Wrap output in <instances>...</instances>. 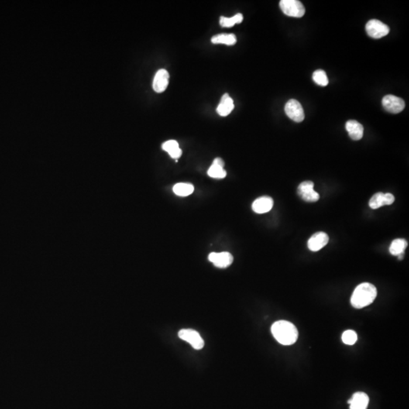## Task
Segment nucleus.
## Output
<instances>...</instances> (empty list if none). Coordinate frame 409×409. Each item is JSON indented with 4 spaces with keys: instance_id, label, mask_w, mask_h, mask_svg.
Listing matches in <instances>:
<instances>
[{
    "instance_id": "obj_1",
    "label": "nucleus",
    "mask_w": 409,
    "mask_h": 409,
    "mask_svg": "<svg viewBox=\"0 0 409 409\" xmlns=\"http://www.w3.org/2000/svg\"><path fill=\"white\" fill-rule=\"evenodd\" d=\"M272 333L276 341L282 345H293L298 340V330L290 321H278L273 323Z\"/></svg>"
},
{
    "instance_id": "obj_2",
    "label": "nucleus",
    "mask_w": 409,
    "mask_h": 409,
    "mask_svg": "<svg viewBox=\"0 0 409 409\" xmlns=\"http://www.w3.org/2000/svg\"><path fill=\"white\" fill-rule=\"evenodd\" d=\"M376 295L377 291L373 284L370 283H361L352 293L351 304L355 308H365L375 301Z\"/></svg>"
},
{
    "instance_id": "obj_3",
    "label": "nucleus",
    "mask_w": 409,
    "mask_h": 409,
    "mask_svg": "<svg viewBox=\"0 0 409 409\" xmlns=\"http://www.w3.org/2000/svg\"><path fill=\"white\" fill-rule=\"evenodd\" d=\"M280 7L287 16L302 18L306 13L304 5L298 0H281Z\"/></svg>"
},
{
    "instance_id": "obj_4",
    "label": "nucleus",
    "mask_w": 409,
    "mask_h": 409,
    "mask_svg": "<svg viewBox=\"0 0 409 409\" xmlns=\"http://www.w3.org/2000/svg\"><path fill=\"white\" fill-rule=\"evenodd\" d=\"M366 32L374 39H380L390 33V28L379 20H371L367 23Z\"/></svg>"
},
{
    "instance_id": "obj_5",
    "label": "nucleus",
    "mask_w": 409,
    "mask_h": 409,
    "mask_svg": "<svg viewBox=\"0 0 409 409\" xmlns=\"http://www.w3.org/2000/svg\"><path fill=\"white\" fill-rule=\"evenodd\" d=\"M178 337L180 339L190 343L193 349H197V350L203 349L204 346V341L200 334L194 330H180L178 332Z\"/></svg>"
},
{
    "instance_id": "obj_6",
    "label": "nucleus",
    "mask_w": 409,
    "mask_h": 409,
    "mask_svg": "<svg viewBox=\"0 0 409 409\" xmlns=\"http://www.w3.org/2000/svg\"><path fill=\"white\" fill-rule=\"evenodd\" d=\"M284 110L286 115L296 122H302L305 119L304 110L297 100H289L285 105Z\"/></svg>"
},
{
    "instance_id": "obj_7",
    "label": "nucleus",
    "mask_w": 409,
    "mask_h": 409,
    "mask_svg": "<svg viewBox=\"0 0 409 409\" xmlns=\"http://www.w3.org/2000/svg\"><path fill=\"white\" fill-rule=\"evenodd\" d=\"M297 193L302 200L307 203H315L320 198L319 194L314 190V183L309 180L300 183Z\"/></svg>"
},
{
    "instance_id": "obj_8",
    "label": "nucleus",
    "mask_w": 409,
    "mask_h": 409,
    "mask_svg": "<svg viewBox=\"0 0 409 409\" xmlns=\"http://www.w3.org/2000/svg\"><path fill=\"white\" fill-rule=\"evenodd\" d=\"M383 108L388 112L398 114L404 110L406 103L404 100L393 95L385 96L382 100Z\"/></svg>"
},
{
    "instance_id": "obj_9",
    "label": "nucleus",
    "mask_w": 409,
    "mask_h": 409,
    "mask_svg": "<svg viewBox=\"0 0 409 409\" xmlns=\"http://www.w3.org/2000/svg\"><path fill=\"white\" fill-rule=\"evenodd\" d=\"M208 260L219 269H225L232 264L234 257L228 252H211L208 255Z\"/></svg>"
},
{
    "instance_id": "obj_10",
    "label": "nucleus",
    "mask_w": 409,
    "mask_h": 409,
    "mask_svg": "<svg viewBox=\"0 0 409 409\" xmlns=\"http://www.w3.org/2000/svg\"><path fill=\"white\" fill-rule=\"evenodd\" d=\"M395 201V197L391 193H376L369 201V206L372 209H376L383 205H390Z\"/></svg>"
},
{
    "instance_id": "obj_11",
    "label": "nucleus",
    "mask_w": 409,
    "mask_h": 409,
    "mask_svg": "<svg viewBox=\"0 0 409 409\" xmlns=\"http://www.w3.org/2000/svg\"><path fill=\"white\" fill-rule=\"evenodd\" d=\"M169 77H170L169 73L166 69H160V70H158L157 73L155 75L153 83H152L153 90L158 94L163 93L169 86Z\"/></svg>"
},
{
    "instance_id": "obj_12",
    "label": "nucleus",
    "mask_w": 409,
    "mask_h": 409,
    "mask_svg": "<svg viewBox=\"0 0 409 409\" xmlns=\"http://www.w3.org/2000/svg\"><path fill=\"white\" fill-rule=\"evenodd\" d=\"M329 242V237L324 232H318L313 234L308 239V247L312 252H318L324 248Z\"/></svg>"
},
{
    "instance_id": "obj_13",
    "label": "nucleus",
    "mask_w": 409,
    "mask_h": 409,
    "mask_svg": "<svg viewBox=\"0 0 409 409\" xmlns=\"http://www.w3.org/2000/svg\"><path fill=\"white\" fill-rule=\"evenodd\" d=\"M273 200L269 197H259L252 203V210L257 214L269 212L273 208Z\"/></svg>"
},
{
    "instance_id": "obj_14",
    "label": "nucleus",
    "mask_w": 409,
    "mask_h": 409,
    "mask_svg": "<svg viewBox=\"0 0 409 409\" xmlns=\"http://www.w3.org/2000/svg\"><path fill=\"white\" fill-rule=\"evenodd\" d=\"M224 162L221 158H216L208 170V175L212 178L223 179L226 177L227 172L224 170Z\"/></svg>"
},
{
    "instance_id": "obj_15",
    "label": "nucleus",
    "mask_w": 409,
    "mask_h": 409,
    "mask_svg": "<svg viewBox=\"0 0 409 409\" xmlns=\"http://www.w3.org/2000/svg\"><path fill=\"white\" fill-rule=\"evenodd\" d=\"M234 108V100L228 94H225L221 97V101L217 108V112L220 116L226 117L231 113Z\"/></svg>"
},
{
    "instance_id": "obj_16",
    "label": "nucleus",
    "mask_w": 409,
    "mask_h": 409,
    "mask_svg": "<svg viewBox=\"0 0 409 409\" xmlns=\"http://www.w3.org/2000/svg\"><path fill=\"white\" fill-rule=\"evenodd\" d=\"M345 129L349 133V136L353 140H359L364 135V128L360 123L355 120L348 121L345 124Z\"/></svg>"
},
{
    "instance_id": "obj_17",
    "label": "nucleus",
    "mask_w": 409,
    "mask_h": 409,
    "mask_svg": "<svg viewBox=\"0 0 409 409\" xmlns=\"http://www.w3.org/2000/svg\"><path fill=\"white\" fill-rule=\"evenodd\" d=\"M350 405V409H366L369 403L368 395L362 392L355 393L348 402Z\"/></svg>"
},
{
    "instance_id": "obj_18",
    "label": "nucleus",
    "mask_w": 409,
    "mask_h": 409,
    "mask_svg": "<svg viewBox=\"0 0 409 409\" xmlns=\"http://www.w3.org/2000/svg\"><path fill=\"white\" fill-rule=\"evenodd\" d=\"M162 149L167 152L172 159H179L182 155V150L179 146L178 142L173 139L164 142Z\"/></svg>"
},
{
    "instance_id": "obj_19",
    "label": "nucleus",
    "mask_w": 409,
    "mask_h": 409,
    "mask_svg": "<svg viewBox=\"0 0 409 409\" xmlns=\"http://www.w3.org/2000/svg\"><path fill=\"white\" fill-rule=\"evenodd\" d=\"M214 44H225L233 46L237 43V36L233 34H220L213 36L211 39Z\"/></svg>"
},
{
    "instance_id": "obj_20",
    "label": "nucleus",
    "mask_w": 409,
    "mask_h": 409,
    "mask_svg": "<svg viewBox=\"0 0 409 409\" xmlns=\"http://www.w3.org/2000/svg\"><path fill=\"white\" fill-rule=\"evenodd\" d=\"M173 191L179 197H188L194 191V187L190 183H179L173 186Z\"/></svg>"
},
{
    "instance_id": "obj_21",
    "label": "nucleus",
    "mask_w": 409,
    "mask_h": 409,
    "mask_svg": "<svg viewBox=\"0 0 409 409\" xmlns=\"http://www.w3.org/2000/svg\"><path fill=\"white\" fill-rule=\"evenodd\" d=\"M408 242L404 239H396L392 242L390 247V252L393 255H400L404 253L407 248Z\"/></svg>"
},
{
    "instance_id": "obj_22",
    "label": "nucleus",
    "mask_w": 409,
    "mask_h": 409,
    "mask_svg": "<svg viewBox=\"0 0 409 409\" xmlns=\"http://www.w3.org/2000/svg\"><path fill=\"white\" fill-rule=\"evenodd\" d=\"M242 20H243V16L240 13L237 14L231 18L222 16L220 18V25L224 28H231L237 24H240Z\"/></svg>"
},
{
    "instance_id": "obj_23",
    "label": "nucleus",
    "mask_w": 409,
    "mask_h": 409,
    "mask_svg": "<svg viewBox=\"0 0 409 409\" xmlns=\"http://www.w3.org/2000/svg\"><path fill=\"white\" fill-rule=\"evenodd\" d=\"M312 78L316 84L321 86V87H326V86L328 85V83H329V80H328L327 74L323 70H315L313 73Z\"/></svg>"
},
{
    "instance_id": "obj_24",
    "label": "nucleus",
    "mask_w": 409,
    "mask_h": 409,
    "mask_svg": "<svg viewBox=\"0 0 409 409\" xmlns=\"http://www.w3.org/2000/svg\"><path fill=\"white\" fill-rule=\"evenodd\" d=\"M342 342L346 345H354L358 340L356 333L352 330H348L342 334Z\"/></svg>"
}]
</instances>
